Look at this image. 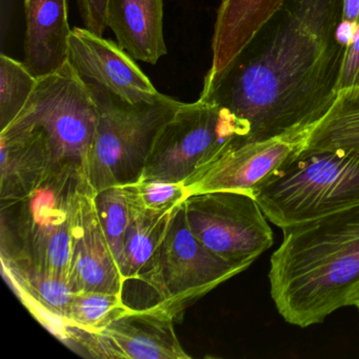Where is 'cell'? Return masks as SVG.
<instances>
[{"instance_id":"obj_1","label":"cell","mask_w":359,"mask_h":359,"mask_svg":"<svg viewBox=\"0 0 359 359\" xmlns=\"http://www.w3.org/2000/svg\"><path fill=\"white\" fill-rule=\"evenodd\" d=\"M344 0H285L199 98L230 111L247 142L313 129L335 102Z\"/></svg>"},{"instance_id":"obj_2","label":"cell","mask_w":359,"mask_h":359,"mask_svg":"<svg viewBox=\"0 0 359 359\" xmlns=\"http://www.w3.org/2000/svg\"><path fill=\"white\" fill-rule=\"evenodd\" d=\"M283 231L269 272L280 316L308 327L351 306L359 289V205Z\"/></svg>"},{"instance_id":"obj_3","label":"cell","mask_w":359,"mask_h":359,"mask_svg":"<svg viewBox=\"0 0 359 359\" xmlns=\"http://www.w3.org/2000/svg\"><path fill=\"white\" fill-rule=\"evenodd\" d=\"M88 184L79 165L60 163L28 195L1 203L0 254L70 280L75 226Z\"/></svg>"},{"instance_id":"obj_4","label":"cell","mask_w":359,"mask_h":359,"mask_svg":"<svg viewBox=\"0 0 359 359\" xmlns=\"http://www.w3.org/2000/svg\"><path fill=\"white\" fill-rule=\"evenodd\" d=\"M255 198L280 229L359 205V150L304 149L264 182Z\"/></svg>"},{"instance_id":"obj_5","label":"cell","mask_w":359,"mask_h":359,"mask_svg":"<svg viewBox=\"0 0 359 359\" xmlns=\"http://www.w3.org/2000/svg\"><path fill=\"white\" fill-rule=\"evenodd\" d=\"M87 83L98 108L88 180L98 193L142 176L157 132L182 102L165 95L154 104L132 106L100 86Z\"/></svg>"},{"instance_id":"obj_6","label":"cell","mask_w":359,"mask_h":359,"mask_svg":"<svg viewBox=\"0 0 359 359\" xmlns=\"http://www.w3.org/2000/svg\"><path fill=\"white\" fill-rule=\"evenodd\" d=\"M97 123L93 93L67 62L39 79L26 106L7 128L43 132L56 163L79 165L88 180Z\"/></svg>"},{"instance_id":"obj_7","label":"cell","mask_w":359,"mask_h":359,"mask_svg":"<svg viewBox=\"0 0 359 359\" xmlns=\"http://www.w3.org/2000/svg\"><path fill=\"white\" fill-rule=\"evenodd\" d=\"M243 272L210 252L187 224L184 201L137 280L154 291L157 306L177 318L184 309Z\"/></svg>"},{"instance_id":"obj_8","label":"cell","mask_w":359,"mask_h":359,"mask_svg":"<svg viewBox=\"0 0 359 359\" xmlns=\"http://www.w3.org/2000/svg\"><path fill=\"white\" fill-rule=\"evenodd\" d=\"M236 140L247 142V133L230 111L201 98L182 102L157 132L140 178L184 182L199 163Z\"/></svg>"},{"instance_id":"obj_9","label":"cell","mask_w":359,"mask_h":359,"mask_svg":"<svg viewBox=\"0 0 359 359\" xmlns=\"http://www.w3.org/2000/svg\"><path fill=\"white\" fill-rule=\"evenodd\" d=\"M184 211L199 243L241 271L274 243L268 218L249 193L214 191L190 195L184 201Z\"/></svg>"},{"instance_id":"obj_10","label":"cell","mask_w":359,"mask_h":359,"mask_svg":"<svg viewBox=\"0 0 359 359\" xmlns=\"http://www.w3.org/2000/svg\"><path fill=\"white\" fill-rule=\"evenodd\" d=\"M313 129L228 144L199 163L184 180L187 196L214 191H236L255 196L264 182L306 148Z\"/></svg>"},{"instance_id":"obj_11","label":"cell","mask_w":359,"mask_h":359,"mask_svg":"<svg viewBox=\"0 0 359 359\" xmlns=\"http://www.w3.org/2000/svg\"><path fill=\"white\" fill-rule=\"evenodd\" d=\"M175 316L157 306L130 308L94 333L68 329L65 344L98 359H190L177 335Z\"/></svg>"},{"instance_id":"obj_12","label":"cell","mask_w":359,"mask_h":359,"mask_svg":"<svg viewBox=\"0 0 359 359\" xmlns=\"http://www.w3.org/2000/svg\"><path fill=\"white\" fill-rule=\"evenodd\" d=\"M134 60L118 43L85 27L72 29L68 62L86 83L100 86L132 106L156 104L165 94L155 89Z\"/></svg>"},{"instance_id":"obj_13","label":"cell","mask_w":359,"mask_h":359,"mask_svg":"<svg viewBox=\"0 0 359 359\" xmlns=\"http://www.w3.org/2000/svg\"><path fill=\"white\" fill-rule=\"evenodd\" d=\"M70 281L75 293L123 294L126 285L102 229L96 209L95 193L90 184L86 186L79 205Z\"/></svg>"},{"instance_id":"obj_14","label":"cell","mask_w":359,"mask_h":359,"mask_svg":"<svg viewBox=\"0 0 359 359\" xmlns=\"http://www.w3.org/2000/svg\"><path fill=\"white\" fill-rule=\"evenodd\" d=\"M4 278L29 312L57 339H67L66 315L75 291L70 280L0 254Z\"/></svg>"},{"instance_id":"obj_15","label":"cell","mask_w":359,"mask_h":359,"mask_svg":"<svg viewBox=\"0 0 359 359\" xmlns=\"http://www.w3.org/2000/svg\"><path fill=\"white\" fill-rule=\"evenodd\" d=\"M58 165L39 130L6 128L0 131V201H20Z\"/></svg>"},{"instance_id":"obj_16","label":"cell","mask_w":359,"mask_h":359,"mask_svg":"<svg viewBox=\"0 0 359 359\" xmlns=\"http://www.w3.org/2000/svg\"><path fill=\"white\" fill-rule=\"evenodd\" d=\"M283 4L285 0H222L212 37L211 68L203 83L218 79Z\"/></svg>"},{"instance_id":"obj_17","label":"cell","mask_w":359,"mask_h":359,"mask_svg":"<svg viewBox=\"0 0 359 359\" xmlns=\"http://www.w3.org/2000/svg\"><path fill=\"white\" fill-rule=\"evenodd\" d=\"M24 64L37 79L60 70L68 62V0H25Z\"/></svg>"},{"instance_id":"obj_18","label":"cell","mask_w":359,"mask_h":359,"mask_svg":"<svg viewBox=\"0 0 359 359\" xmlns=\"http://www.w3.org/2000/svg\"><path fill=\"white\" fill-rule=\"evenodd\" d=\"M108 28L135 60L156 65L168 54L163 0H108Z\"/></svg>"},{"instance_id":"obj_19","label":"cell","mask_w":359,"mask_h":359,"mask_svg":"<svg viewBox=\"0 0 359 359\" xmlns=\"http://www.w3.org/2000/svg\"><path fill=\"white\" fill-rule=\"evenodd\" d=\"M359 150V87L338 92L327 114L315 126L306 149Z\"/></svg>"},{"instance_id":"obj_20","label":"cell","mask_w":359,"mask_h":359,"mask_svg":"<svg viewBox=\"0 0 359 359\" xmlns=\"http://www.w3.org/2000/svg\"><path fill=\"white\" fill-rule=\"evenodd\" d=\"M178 205L159 213L130 208L129 224L125 237L126 283L137 280L142 269L165 237Z\"/></svg>"},{"instance_id":"obj_21","label":"cell","mask_w":359,"mask_h":359,"mask_svg":"<svg viewBox=\"0 0 359 359\" xmlns=\"http://www.w3.org/2000/svg\"><path fill=\"white\" fill-rule=\"evenodd\" d=\"M123 302V294L108 292H79L73 296L66 315L68 329L94 333L110 321L129 310ZM66 342V341H65Z\"/></svg>"},{"instance_id":"obj_22","label":"cell","mask_w":359,"mask_h":359,"mask_svg":"<svg viewBox=\"0 0 359 359\" xmlns=\"http://www.w3.org/2000/svg\"><path fill=\"white\" fill-rule=\"evenodd\" d=\"M39 79L24 62L0 56V131L6 129L26 106Z\"/></svg>"},{"instance_id":"obj_23","label":"cell","mask_w":359,"mask_h":359,"mask_svg":"<svg viewBox=\"0 0 359 359\" xmlns=\"http://www.w3.org/2000/svg\"><path fill=\"white\" fill-rule=\"evenodd\" d=\"M96 209L115 262L125 279V237L130 219V207L121 186L95 193Z\"/></svg>"},{"instance_id":"obj_24","label":"cell","mask_w":359,"mask_h":359,"mask_svg":"<svg viewBox=\"0 0 359 359\" xmlns=\"http://www.w3.org/2000/svg\"><path fill=\"white\" fill-rule=\"evenodd\" d=\"M121 187L130 208L151 213L174 209L188 197L184 182L140 178Z\"/></svg>"},{"instance_id":"obj_25","label":"cell","mask_w":359,"mask_h":359,"mask_svg":"<svg viewBox=\"0 0 359 359\" xmlns=\"http://www.w3.org/2000/svg\"><path fill=\"white\" fill-rule=\"evenodd\" d=\"M79 7L85 28L102 36L108 28V0H79Z\"/></svg>"},{"instance_id":"obj_26","label":"cell","mask_w":359,"mask_h":359,"mask_svg":"<svg viewBox=\"0 0 359 359\" xmlns=\"http://www.w3.org/2000/svg\"><path fill=\"white\" fill-rule=\"evenodd\" d=\"M359 87V24L354 37L346 48L338 83L337 93L348 88Z\"/></svg>"},{"instance_id":"obj_27","label":"cell","mask_w":359,"mask_h":359,"mask_svg":"<svg viewBox=\"0 0 359 359\" xmlns=\"http://www.w3.org/2000/svg\"><path fill=\"white\" fill-rule=\"evenodd\" d=\"M359 24V0H344L340 35L350 45Z\"/></svg>"},{"instance_id":"obj_28","label":"cell","mask_w":359,"mask_h":359,"mask_svg":"<svg viewBox=\"0 0 359 359\" xmlns=\"http://www.w3.org/2000/svg\"><path fill=\"white\" fill-rule=\"evenodd\" d=\"M351 306H356L359 310V289L357 290L356 293L354 294L352 299H351Z\"/></svg>"}]
</instances>
